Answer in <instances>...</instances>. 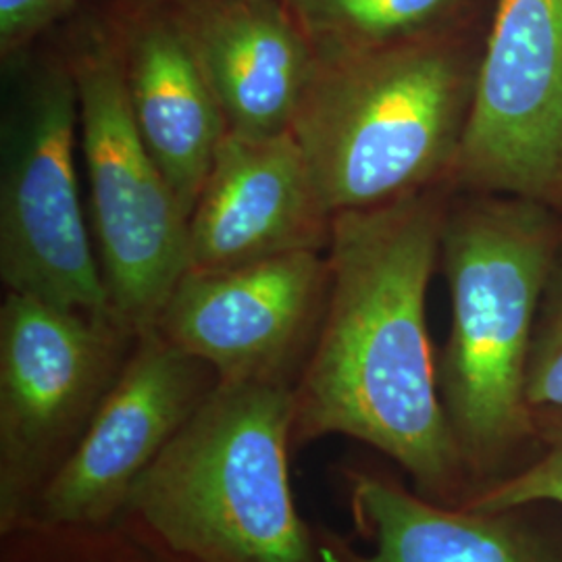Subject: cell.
<instances>
[{
    "label": "cell",
    "instance_id": "5",
    "mask_svg": "<svg viewBox=\"0 0 562 562\" xmlns=\"http://www.w3.org/2000/svg\"><path fill=\"white\" fill-rule=\"evenodd\" d=\"M63 53L80 101L88 217L113 315L140 338L188 271V225L176 190L142 142L104 15L69 30Z\"/></svg>",
    "mask_w": 562,
    "mask_h": 562
},
{
    "label": "cell",
    "instance_id": "17",
    "mask_svg": "<svg viewBox=\"0 0 562 562\" xmlns=\"http://www.w3.org/2000/svg\"><path fill=\"white\" fill-rule=\"evenodd\" d=\"M525 396L536 415L562 411V273L557 269L531 344Z\"/></svg>",
    "mask_w": 562,
    "mask_h": 562
},
{
    "label": "cell",
    "instance_id": "2",
    "mask_svg": "<svg viewBox=\"0 0 562 562\" xmlns=\"http://www.w3.org/2000/svg\"><path fill=\"white\" fill-rule=\"evenodd\" d=\"M475 71L462 34L319 60L292 134L329 213L452 178Z\"/></svg>",
    "mask_w": 562,
    "mask_h": 562
},
{
    "label": "cell",
    "instance_id": "16",
    "mask_svg": "<svg viewBox=\"0 0 562 562\" xmlns=\"http://www.w3.org/2000/svg\"><path fill=\"white\" fill-rule=\"evenodd\" d=\"M548 415H552L554 423L542 457L513 477L483 490L480 496L464 504L467 508L485 513H515L531 504L562 506V411Z\"/></svg>",
    "mask_w": 562,
    "mask_h": 562
},
{
    "label": "cell",
    "instance_id": "11",
    "mask_svg": "<svg viewBox=\"0 0 562 562\" xmlns=\"http://www.w3.org/2000/svg\"><path fill=\"white\" fill-rule=\"evenodd\" d=\"M334 217L292 130L227 132L188 225V271L327 252Z\"/></svg>",
    "mask_w": 562,
    "mask_h": 562
},
{
    "label": "cell",
    "instance_id": "7",
    "mask_svg": "<svg viewBox=\"0 0 562 562\" xmlns=\"http://www.w3.org/2000/svg\"><path fill=\"white\" fill-rule=\"evenodd\" d=\"M132 338L115 322L34 294L7 292L0 308V519L4 531L18 521L41 480L48 473L53 477L76 448L120 378L123 346Z\"/></svg>",
    "mask_w": 562,
    "mask_h": 562
},
{
    "label": "cell",
    "instance_id": "12",
    "mask_svg": "<svg viewBox=\"0 0 562 562\" xmlns=\"http://www.w3.org/2000/svg\"><path fill=\"white\" fill-rule=\"evenodd\" d=\"M142 142L188 217L227 130L171 4L113 0L102 13Z\"/></svg>",
    "mask_w": 562,
    "mask_h": 562
},
{
    "label": "cell",
    "instance_id": "18",
    "mask_svg": "<svg viewBox=\"0 0 562 562\" xmlns=\"http://www.w3.org/2000/svg\"><path fill=\"white\" fill-rule=\"evenodd\" d=\"M81 0H0V57L13 63L69 18Z\"/></svg>",
    "mask_w": 562,
    "mask_h": 562
},
{
    "label": "cell",
    "instance_id": "19",
    "mask_svg": "<svg viewBox=\"0 0 562 562\" xmlns=\"http://www.w3.org/2000/svg\"><path fill=\"white\" fill-rule=\"evenodd\" d=\"M140 2H159V4H178V2H188V0H140Z\"/></svg>",
    "mask_w": 562,
    "mask_h": 562
},
{
    "label": "cell",
    "instance_id": "15",
    "mask_svg": "<svg viewBox=\"0 0 562 562\" xmlns=\"http://www.w3.org/2000/svg\"><path fill=\"white\" fill-rule=\"evenodd\" d=\"M319 60L462 34L475 0H283Z\"/></svg>",
    "mask_w": 562,
    "mask_h": 562
},
{
    "label": "cell",
    "instance_id": "9",
    "mask_svg": "<svg viewBox=\"0 0 562 562\" xmlns=\"http://www.w3.org/2000/svg\"><path fill=\"white\" fill-rule=\"evenodd\" d=\"M329 292L327 252L301 250L186 271L155 329L222 382H285L313 350Z\"/></svg>",
    "mask_w": 562,
    "mask_h": 562
},
{
    "label": "cell",
    "instance_id": "13",
    "mask_svg": "<svg viewBox=\"0 0 562 562\" xmlns=\"http://www.w3.org/2000/svg\"><path fill=\"white\" fill-rule=\"evenodd\" d=\"M229 132L292 130L319 57L283 0L171 4Z\"/></svg>",
    "mask_w": 562,
    "mask_h": 562
},
{
    "label": "cell",
    "instance_id": "10",
    "mask_svg": "<svg viewBox=\"0 0 562 562\" xmlns=\"http://www.w3.org/2000/svg\"><path fill=\"white\" fill-rule=\"evenodd\" d=\"M215 371L159 329L136 338L76 448L41 490V519L94 522L127 504L142 473L213 390Z\"/></svg>",
    "mask_w": 562,
    "mask_h": 562
},
{
    "label": "cell",
    "instance_id": "4",
    "mask_svg": "<svg viewBox=\"0 0 562 562\" xmlns=\"http://www.w3.org/2000/svg\"><path fill=\"white\" fill-rule=\"evenodd\" d=\"M294 387L222 382L134 483L127 504L201 562H313L288 477Z\"/></svg>",
    "mask_w": 562,
    "mask_h": 562
},
{
    "label": "cell",
    "instance_id": "6",
    "mask_svg": "<svg viewBox=\"0 0 562 562\" xmlns=\"http://www.w3.org/2000/svg\"><path fill=\"white\" fill-rule=\"evenodd\" d=\"M9 65H18V80L2 123V283L117 323L81 202L80 101L69 60L59 48Z\"/></svg>",
    "mask_w": 562,
    "mask_h": 562
},
{
    "label": "cell",
    "instance_id": "14",
    "mask_svg": "<svg viewBox=\"0 0 562 562\" xmlns=\"http://www.w3.org/2000/svg\"><path fill=\"white\" fill-rule=\"evenodd\" d=\"M350 503L373 542L359 562H559L513 513L448 510L369 475L352 480Z\"/></svg>",
    "mask_w": 562,
    "mask_h": 562
},
{
    "label": "cell",
    "instance_id": "1",
    "mask_svg": "<svg viewBox=\"0 0 562 562\" xmlns=\"http://www.w3.org/2000/svg\"><path fill=\"white\" fill-rule=\"evenodd\" d=\"M446 211L434 188L334 217L327 304L294 387L292 446L350 436L427 492L448 490L464 461L427 331Z\"/></svg>",
    "mask_w": 562,
    "mask_h": 562
},
{
    "label": "cell",
    "instance_id": "3",
    "mask_svg": "<svg viewBox=\"0 0 562 562\" xmlns=\"http://www.w3.org/2000/svg\"><path fill=\"white\" fill-rule=\"evenodd\" d=\"M557 248L543 202L480 194L446 211L440 259L452 322L438 383L467 461L498 459L533 427L527 362Z\"/></svg>",
    "mask_w": 562,
    "mask_h": 562
},
{
    "label": "cell",
    "instance_id": "8",
    "mask_svg": "<svg viewBox=\"0 0 562 562\" xmlns=\"http://www.w3.org/2000/svg\"><path fill=\"white\" fill-rule=\"evenodd\" d=\"M452 180L543 202L562 190V0H496Z\"/></svg>",
    "mask_w": 562,
    "mask_h": 562
}]
</instances>
